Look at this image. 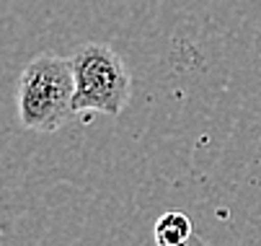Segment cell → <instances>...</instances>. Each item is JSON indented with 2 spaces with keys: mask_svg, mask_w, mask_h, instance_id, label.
<instances>
[{
  "mask_svg": "<svg viewBox=\"0 0 261 246\" xmlns=\"http://www.w3.org/2000/svg\"><path fill=\"white\" fill-rule=\"evenodd\" d=\"M16 109L23 130L57 132L75 117V76L72 62L42 52L36 55L18 78Z\"/></svg>",
  "mask_w": 261,
  "mask_h": 246,
  "instance_id": "cell-1",
  "label": "cell"
},
{
  "mask_svg": "<svg viewBox=\"0 0 261 246\" xmlns=\"http://www.w3.org/2000/svg\"><path fill=\"white\" fill-rule=\"evenodd\" d=\"M75 76V114L98 112L119 117L132 96V76L109 44H83L70 57Z\"/></svg>",
  "mask_w": 261,
  "mask_h": 246,
  "instance_id": "cell-2",
  "label": "cell"
},
{
  "mask_svg": "<svg viewBox=\"0 0 261 246\" xmlns=\"http://www.w3.org/2000/svg\"><path fill=\"white\" fill-rule=\"evenodd\" d=\"M155 246H189L199 243L194 236V226L184 213H163L153 228Z\"/></svg>",
  "mask_w": 261,
  "mask_h": 246,
  "instance_id": "cell-3",
  "label": "cell"
}]
</instances>
